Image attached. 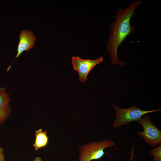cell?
Returning <instances> with one entry per match:
<instances>
[{"instance_id": "6da1fadb", "label": "cell", "mask_w": 161, "mask_h": 161, "mask_svg": "<svg viewBox=\"0 0 161 161\" xmlns=\"http://www.w3.org/2000/svg\"><path fill=\"white\" fill-rule=\"evenodd\" d=\"M141 3L140 1H135L124 9H119L115 16V20L111 23L107 47V51L111 55V61L114 65L118 64L121 66L125 65L119 60L117 49L126 37L134 32V29L130 21L131 18L135 16V10Z\"/></svg>"}, {"instance_id": "7a4b0ae2", "label": "cell", "mask_w": 161, "mask_h": 161, "mask_svg": "<svg viewBox=\"0 0 161 161\" xmlns=\"http://www.w3.org/2000/svg\"><path fill=\"white\" fill-rule=\"evenodd\" d=\"M112 106L116 113L115 118L113 124L114 128L128 124L134 121H138L145 114L160 112L161 110L160 108L151 110L144 111L140 108L137 107L135 104L127 109L121 108L115 104H113Z\"/></svg>"}, {"instance_id": "3957f363", "label": "cell", "mask_w": 161, "mask_h": 161, "mask_svg": "<svg viewBox=\"0 0 161 161\" xmlns=\"http://www.w3.org/2000/svg\"><path fill=\"white\" fill-rule=\"evenodd\" d=\"M115 141L107 139L94 142L81 146L79 149L80 154L78 161H91L102 157L105 154L104 150L115 145Z\"/></svg>"}, {"instance_id": "277c9868", "label": "cell", "mask_w": 161, "mask_h": 161, "mask_svg": "<svg viewBox=\"0 0 161 161\" xmlns=\"http://www.w3.org/2000/svg\"><path fill=\"white\" fill-rule=\"evenodd\" d=\"M138 122L143 129V131H137L138 135L143 137L145 142L151 146L160 145L161 131L151 122L150 117L144 116Z\"/></svg>"}, {"instance_id": "5b68a950", "label": "cell", "mask_w": 161, "mask_h": 161, "mask_svg": "<svg viewBox=\"0 0 161 161\" xmlns=\"http://www.w3.org/2000/svg\"><path fill=\"white\" fill-rule=\"evenodd\" d=\"M103 60L100 57L95 59H83L78 56H73L72 58V64L74 70L78 73L80 81L84 83L91 70Z\"/></svg>"}, {"instance_id": "8992f818", "label": "cell", "mask_w": 161, "mask_h": 161, "mask_svg": "<svg viewBox=\"0 0 161 161\" xmlns=\"http://www.w3.org/2000/svg\"><path fill=\"white\" fill-rule=\"evenodd\" d=\"M36 39V36L32 31L27 30H21L16 50L17 52V54L12 63L7 68V71L9 70L15 60L18 58L23 52L25 51H28L33 47Z\"/></svg>"}, {"instance_id": "52a82bcc", "label": "cell", "mask_w": 161, "mask_h": 161, "mask_svg": "<svg viewBox=\"0 0 161 161\" xmlns=\"http://www.w3.org/2000/svg\"><path fill=\"white\" fill-rule=\"evenodd\" d=\"M9 94L4 87L0 89V125L3 123L10 117L11 109Z\"/></svg>"}, {"instance_id": "ba28073f", "label": "cell", "mask_w": 161, "mask_h": 161, "mask_svg": "<svg viewBox=\"0 0 161 161\" xmlns=\"http://www.w3.org/2000/svg\"><path fill=\"white\" fill-rule=\"evenodd\" d=\"M47 134L46 130L44 131L41 129L35 131L34 133L35 140L33 144V146L35 151H37L47 145L48 142Z\"/></svg>"}, {"instance_id": "9c48e42d", "label": "cell", "mask_w": 161, "mask_h": 161, "mask_svg": "<svg viewBox=\"0 0 161 161\" xmlns=\"http://www.w3.org/2000/svg\"><path fill=\"white\" fill-rule=\"evenodd\" d=\"M153 156V161H161V145L152 149L150 152Z\"/></svg>"}, {"instance_id": "30bf717a", "label": "cell", "mask_w": 161, "mask_h": 161, "mask_svg": "<svg viewBox=\"0 0 161 161\" xmlns=\"http://www.w3.org/2000/svg\"><path fill=\"white\" fill-rule=\"evenodd\" d=\"M131 154L130 158L129 161H133L135 158V155L134 154L135 152V148L134 147L131 146Z\"/></svg>"}, {"instance_id": "8fae6325", "label": "cell", "mask_w": 161, "mask_h": 161, "mask_svg": "<svg viewBox=\"0 0 161 161\" xmlns=\"http://www.w3.org/2000/svg\"><path fill=\"white\" fill-rule=\"evenodd\" d=\"M5 154L4 153V148L0 147V161H5Z\"/></svg>"}, {"instance_id": "7c38bea8", "label": "cell", "mask_w": 161, "mask_h": 161, "mask_svg": "<svg viewBox=\"0 0 161 161\" xmlns=\"http://www.w3.org/2000/svg\"><path fill=\"white\" fill-rule=\"evenodd\" d=\"M31 161H41V159L40 157H35Z\"/></svg>"}]
</instances>
